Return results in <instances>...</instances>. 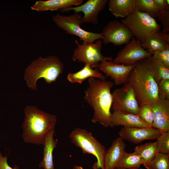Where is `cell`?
<instances>
[{"instance_id":"1","label":"cell","mask_w":169,"mask_h":169,"mask_svg":"<svg viewBox=\"0 0 169 169\" xmlns=\"http://www.w3.org/2000/svg\"><path fill=\"white\" fill-rule=\"evenodd\" d=\"M88 81L84 99L94 110L92 122L99 123L105 128L111 127L112 83L93 77L89 78Z\"/></svg>"},{"instance_id":"2","label":"cell","mask_w":169,"mask_h":169,"mask_svg":"<svg viewBox=\"0 0 169 169\" xmlns=\"http://www.w3.org/2000/svg\"><path fill=\"white\" fill-rule=\"evenodd\" d=\"M24 112L25 119L22 125L24 141L26 143L43 145L47 132L55 127L56 124V116L33 106H26Z\"/></svg>"},{"instance_id":"3","label":"cell","mask_w":169,"mask_h":169,"mask_svg":"<svg viewBox=\"0 0 169 169\" xmlns=\"http://www.w3.org/2000/svg\"><path fill=\"white\" fill-rule=\"evenodd\" d=\"M149 57L137 62L130 74L128 81L133 86L139 107L159 100L157 84L148 70Z\"/></svg>"},{"instance_id":"4","label":"cell","mask_w":169,"mask_h":169,"mask_svg":"<svg viewBox=\"0 0 169 169\" xmlns=\"http://www.w3.org/2000/svg\"><path fill=\"white\" fill-rule=\"evenodd\" d=\"M64 68L63 63L57 56L49 55L45 58L40 56L32 61L27 67L24 79L31 90H35L38 79L42 78L49 84L56 82L63 73Z\"/></svg>"},{"instance_id":"5","label":"cell","mask_w":169,"mask_h":169,"mask_svg":"<svg viewBox=\"0 0 169 169\" xmlns=\"http://www.w3.org/2000/svg\"><path fill=\"white\" fill-rule=\"evenodd\" d=\"M71 142L80 148L84 154H90L97 159V167L105 169L104 161L106 150L105 147L85 129L76 128L69 134Z\"/></svg>"},{"instance_id":"6","label":"cell","mask_w":169,"mask_h":169,"mask_svg":"<svg viewBox=\"0 0 169 169\" xmlns=\"http://www.w3.org/2000/svg\"><path fill=\"white\" fill-rule=\"evenodd\" d=\"M120 21L129 30L133 37L141 42L149 35L160 31L161 28L154 18L136 9Z\"/></svg>"},{"instance_id":"7","label":"cell","mask_w":169,"mask_h":169,"mask_svg":"<svg viewBox=\"0 0 169 169\" xmlns=\"http://www.w3.org/2000/svg\"><path fill=\"white\" fill-rule=\"evenodd\" d=\"M52 20L58 27L67 33L79 37L83 42L93 43L103 38L101 33L87 31L81 27L83 24L82 16L79 13L74 12L67 16L57 13L53 17Z\"/></svg>"},{"instance_id":"8","label":"cell","mask_w":169,"mask_h":169,"mask_svg":"<svg viewBox=\"0 0 169 169\" xmlns=\"http://www.w3.org/2000/svg\"><path fill=\"white\" fill-rule=\"evenodd\" d=\"M76 47L74 49L72 59L84 64H88L93 69L98 68L100 63L105 61H111L110 56L106 57L101 53L102 42L98 39L95 42H84L80 44L76 40Z\"/></svg>"},{"instance_id":"9","label":"cell","mask_w":169,"mask_h":169,"mask_svg":"<svg viewBox=\"0 0 169 169\" xmlns=\"http://www.w3.org/2000/svg\"><path fill=\"white\" fill-rule=\"evenodd\" d=\"M112 94L113 111L120 110L137 115L139 106L136 100L133 86L128 81Z\"/></svg>"},{"instance_id":"10","label":"cell","mask_w":169,"mask_h":169,"mask_svg":"<svg viewBox=\"0 0 169 169\" xmlns=\"http://www.w3.org/2000/svg\"><path fill=\"white\" fill-rule=\"evenodd\" d=\"M152 55L142 47L140 41L133 37L117 53L116 57L112 60L125 66L132 65Z\"/></svg>"},{"instance_id":"11","label":"cell","mask_w":169,"mask_h":169,"mask_svg":"<svg viewBox=\"0 0 169 169\" xmlns=\"http://www.w3.org/2000/svg\"><path fill=\"white\" fill-rule=\"evenodd\" d=\"M104 44L112 43L117 46L128 43L133 37L129 30L117 20L110 21L103 28L101 33Z\"/></svg>"},{"instance_id":"12","label":"cell","mask_w":169,"mask_h":169,"mask_svg":"<svg viewBox=\"0 0 169 169\" xmlns=\"http://www.w3.org/2000/svg\"><path fill=\"white\" fill-rule=\"evenodd\" d=\"M109 1L108 0H89L83 4L64 8L60 11L65 12L73 10L76 13L82 12L83 23H91L97 25L99 13L105 8Z\"/></svg>"},{"instance_id":"13","label":"cell","mask_w":169,"mask_h":169,"mask_svg":"<svg viewBox=\"0 0 169 169\" xmlns=\"http://www.w3.org/2000/svg\"><path fill=\"white\" fill-rule=\"evenodd\" d=\"M135 65L125 66L111 61H105L100 63L99 70L106 76L113 80L116 85L124 84L129 80L130 74Z\"/></svg>"},{"instance_id":"14","label":"cell","mask_w":169,"mask_h":169,"mask_svg":"<svg viewBox=\"0 0 169 169\" xmlns=\"http://www.w3.org/2000/svg\"><path fill=\"white\" fill-rule=\"evenodd\" d=\"M162 132L152 127H123L119 132L120 137L135 144L147 140L156 139Z\"/></svg>"},{"instance_id":"15","label":"cell","mask_w":169,"mask_h":169,"mask_svg":"<svg viewBox=\"0 0 169 169\" xmlns=\"http://www.w3.org/2000/svg\"><path fill=\"white\" fill-rule=\"evenodd\" d=\"M154 114L152 127L164 132L169 131V100H159L150 104Z\"/></svg>"},{"instance_id":"16","label":"cell","mask_w":169,"mask_h":169,"mask_svg":"<svg viewBox=\"0 0 169 169\" xmlns=\"http://www.w3.org/2000/svg\"><path fill=\"white\" fill-rule=\"evenodd\" d=\"M126 145L120 137L116 138L106 151L104 158L105 169H115L125 151Z\"/></svg>"},{"instance_id":"17","label":"cell","mask_w":169,"mask_h":169,"mask_svg":"<svg viewBox=\"0 0 169 169\" xmlns=\"http://www.w3.org/2000/svg\"><path fill=\"white\" fill-rule=\"evenodd\" d=\"M111 125V127L119 125L127 127H151L137 115L120 110L113 111Z\"/></svg>"},{"instance_id":"18","label":"cell","mask_w":169,"mask_h":169,"mask_svg":"<svg viewBox=\"0 0 169 169\" xmlns=\"http://www.w3.org/2000/svg\"><path fill=\"white\" fill-rule=\"evenodd\" d=\"M141 42L142 47L152 55L169 44V33L154 32L148 35Z\"/></svg>"},{"instance_id":"19","label":"cell","mask_w":169,"mask_h":169,"mask_svg":"<svg viewBox=\"0 0 169 169\" xmlns=\"http://www.w3.org/2000/svg\"><path fill=\"white\" fill-rule=\"evenodd\" d=\"M83 0H48L37 1L31 9L38 12L56 11L81 5Z\"/></svg>"},{"instance_id":"20","label":"cell","mask_w":169,"mask_h":169,"mask_svg":"<svg viewBox=\"0 0 169 169\" xmlns=\"http://www.w3.org/2000/svg\"><path fill=\"white\" fill-rule=\"evenodd\" d=\"M55 127L47 132L43 144V158L38 165L40 168L44 169H54L53 161V151L57 147V141L54 138Z\"/></svg>"},{"instance_id":"21","label":"cell","mask_w":169,"mask_h":169,"mask_svg":"<svg viewBox=\"0 0 169 169\" xmlns=\"http://www.w3.org/2000/svg\"><path fill=\"white\" fill-rule=\"evenodd\" d=\"M135 0H110L108 8L116 18H125L131 15L135 9Z\"/></svg>"},{"instance_id":"22","label":"cell","mask_w":169,"mask_h":169,"mask_svg":"<svg viewBox=\"0 0 169 169\" xmlns=\"http://www.w3.org/2000/svg\"><path fill=\"white\" fill-rule=\"evenodd\" d=\"M93 77L102 80H105V77L98 69H93L88 64H85L84 67L74 73H68L67 79L72 83H82L87 79Z\"/></svg>"},{"instance_id":"23","label":"cell","mask_w":169,"mask_h":169,"mask_svg":"<svg viewBox=\"0 0 169 169\" xmlns=\"http://www.w3.org/2000/svg\"><path fill=\"white\" fill-rule=\"evenodd\" d=\"M134 152L140 156L142 165L147 169L150 162L158 153L156 141L149 142L136 146Z\"/></svg>"},{"instance_id":"24","label":"cell","mask_w":169,"mask_h":169,"mask_svg":"<svg viewBox=\"0 0 169 169\" xmlns=\"http://www.w3.org/2000/svg\"><path fill=\"white\" fill-rule=\"evenodd\" d=\"M149 72L157 84L162 80L169 79V68L152 56L149 58Z\"/></svg>"},{"instance_id":"25","label":"cell","mask_w":169,"mask_h":169,"mask_svg":"<svg viewBox=\"0 0 169 169\" xmlns=\"http://www.w3.org/2000/svg\"><path fill=\"white\" fill-rule=\"evenodd\" d=\"M142 162L139 155L134 151L133 153L125 152L118 162L116 168L117 169L139 168Z\"/></svg>"},{"instance_id":"26","label":"cell","mask_w":169,"mask_h":169,"mask_svg":"<svg viewBox=\"0 0 169 169\" xmlns=\"http://www.w3.org/2000/svg\"><path fill=\"white\" fill-rule=\"evenodd\" d=\"M135 3L136 9L154 18L163 13L158 8L154 0H135Z\"/></svg>"},{"instance_id":"27","label":"cell","mask_w":169,"mask_h":169,"mask_svg":"<svg viewBox=\"0 0 169 169\" xmlns=\"http://www.w3.org/2000/svg\"><path fill=\"white\" fill-rule=\"evenodd\" d=\"M147 169H169V155L158 153Z\"/></svg>"},{"instance_id":"28","label":"cell","mask_w":169,"mask_h":169,"mask_svg":"<svg viewBox=\"0 0 169 169\" xmlns=\"http://www.w3.org/2000/svg\"><path fill=\"white\" fill-rule=\"evenodd\" d=\"M137 115L145 123L152 127L154 116L150 104H145L140 106Z\"/></svg>"},{"instance_id":"29","label":"cell","mask_w":169,"mask_h":169,"mask_svg":"<svg viewBox=\"0 0 169 169\" xmlns=\"http://www.w3.org/2000/svg\"><path fill=\"white\" fill-rule=\"evenodd\" d=\"M156 140L158 153L169 155V131L162 133Z\"/></svg>"},{"instance_id":"30","label":"cell","mask_w":169,"mask_h":169,"mask_svg":"<svg viewBox=\"0 0 169 169\" xmlns=\"http://www.w3.org/2000/svg\"><path fill=\"white\" fill-rule=\"evenodd\" d=\"M152 56L166 67L169 68V44L164 49L154 53Z\"/></svg>"},{"instance_id":"31","label":"cell","mask_w":169,"mask_h":169,"mask_svg":"<svg viewBox=\"0 0 169 169\" xmlns=\"http://www.w3.org/2000/svg\"><path fill=\"white\" fill-rule=\"evenodd\" d=\"M158 96L159 100H169V79H163L158 84Z\"/></svg>"},{"instance_id":"32","label":"cell","mask_w":169,"mask_h":169,"mask_svg":"<svg viewBox=\"0 0 169 169\" xmlns=\"http://www.w3.org/2000/svg\"><path fill=\"white\" fill-rule=\"evenodd\" d=\"M161 22L162 27L161 32L163 33L169 31V11L163 12L157 18Z\"/></svg>"},{"instance_id":"33","label":"cell","mask_w":169,"mask_h":169,"mask_svg":"<svg viewBox=\"0 0 169 169\" xmlns=\"http://www.w3.org/2000/svg\"><path fill=\"white\" fill-rule=\"evenodd\" d=\"M156 6L162 12L169 11V0H154Z\"/></svg>"},{"instance_id":"34","label":"cell","mask_w":169,"mask_h":169,"mask_svg":"<svg viewBox=\"0 0 169 169\" xmlns=\"http://www.w3.org/2000/svg\"><path fill=\"white\" fill-rule=\"evenodd\" d=\"M0 169H18L17 167L13 168L8 164L7 157L3 156L0 153Z\"/></svg>"},{"instance_id":"35","label":"cell","mask_w":169,"mask_h":169,"mask_svg":"<svg viewBox=\"0 0 169 169\" xmlns=\"http://www.w3.org/2000/svg\"><path fill=\"white\" fill-rule=\"evenodd\" d=\"M73 169H84L83 167L80 166L75 165L73 167Z\"/></svg>"},{"instance_id":"36","label":"cell","mask_w":169,"mask_h":169,"mask_svg":"<svg viewBox=\"0 0 169 169\" xmlns=\"http://www.w3.org/2000/svg\"><path fill=\"white\" fill-rule=\"evenodd\" d=\"M92 169H99L98 168L96 165V162L94 163L92 166ZM115 169H117L116 168Z\"/></svg>"},{"instance_id":"37","label":"cell","mask_w":169,"mask_h":169,"mask_svg":"<svg viewBox=\"0 0 169 169\" xmlns=\"http://www.w3.org/2000/svg\"><path fill=\"white\" fill-rule=\"evenodd\" d=\"M138 169L139 168H129V169ZM140 169H143L140 168Z\"/></svg>"}]
</instances>
